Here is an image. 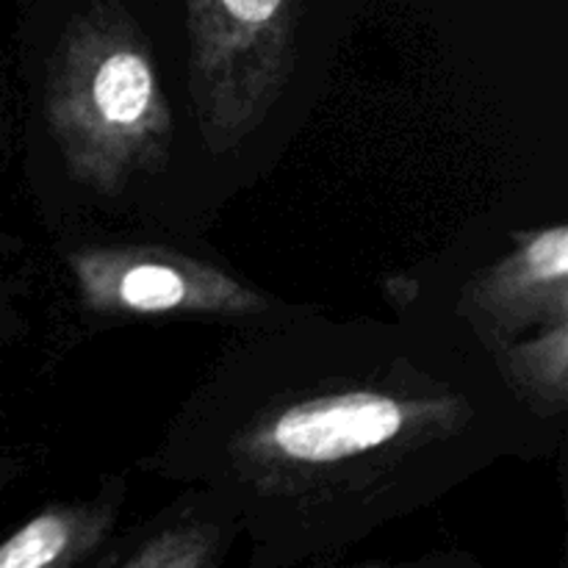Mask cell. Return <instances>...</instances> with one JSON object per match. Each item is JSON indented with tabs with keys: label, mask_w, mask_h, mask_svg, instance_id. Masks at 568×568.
Segmentation results:
<instances>
[{
	"label": "cell",
	"mask_w": 568,
	"mask_h": 568,
	"mask_svg": "<svg viewBox=\"0 0 568 568\" xmlns=\"http://www.w3.org/2000/svg\"><path fill=\"white\" fill-rule=\"evenodd\" d=\"M558 438L491 353L425 311L242 327L142 469L220 499L253 566L327 560Z\"/></svg>",
	"instance_id": "obj_1"
},
{
	"label": "cell",
	"mask_w": 568,
	"mask_h": 568,
	"mask_svg": "<svg viewBox=\"0 0 568 568\" xmlns=\"http://www.w3.org/2000/svg\"><path fill=\"white\" fill-rule=\"evenodd\" d=\"M31 175L55 236L194 233L225 200L192 100L186 14L159 33L89 0L26 48Z\"/></svg>",
	"instance_id": "obj_2"
},
{
	"label": "cell",
	"mask_w": 568,
	"mask_h": 568,
	"mask_svg": "<svg viewBox=\"0 0 568 568\" xmlns=\"http://www.w3.org/2000/svg\"><path fill=\"white\" fill-rule=\"evenodd\" d=\"M59 239L55 261L83 325L227 322L253 327L314 308L253 286L194 233L111 231Z\"/></svg>",
	"instance_id": "obj_3"
},
{
	"label": "cell",
	"mask_w": 568,
	"mask_h": 568,
	"mask_svg": "<svg viewBox=\"0 0 568 568\" xmlns=\"http://www.w3.org/2000/svg\"><path fill=\"white\" fill-rule=\"evenodd\" d=\"M488 255L433 261V275L388 281L397 311H425L497 355L510 344L568 322V227H508Z\"/></svg>",
	"instance_id": "obj_4"
},
{
	"label": "cell",
	"mask_w": 568,
	"mask_h": 568,
	"mask_svg": "<svg viewBox=\"0 0 568 568\" xmlns=\"http://www.w3.org/2000/svg\"><path fill=\"white\" fill-rule=\"evenodd\" d=\"M242 536L239 521L203 488L181 499L122 538H109L92 568H216Z\"/></svg>",
	"instance_id": "obj_5"
},
{
	"label": "cell",
	"mask_w": 568,
	"mask_h": 568,
	"mask_svg": "<svg viewBox=\"0 0 568 568\" xmlns=\"http://www.w3.org/2000/svg\"><path fill=\"white\" fill-rule=\"evenodd\" d=\"M125 494L128 483L114 477L100 486L98 497L50 505L0 544V568L89 566L114 536Z\"/></svg>",
	"instance_id": "obj_6"
},
{
	"label": "cell",
	"mask_w": 568,
	"mask_h": 568,
	"mask_svg": "<svg viewBox=\"0 0 568 568\" xmlns=\"http://www.w3.org/2000/svg\"><path fill=\"white\" fill-rule=\"evenodd\" d=\"M494 361L527 414L558 438L568 410V322L499 349Z\"/></svg>",
	"instance_id": "obj_7"
}]
</instances>
